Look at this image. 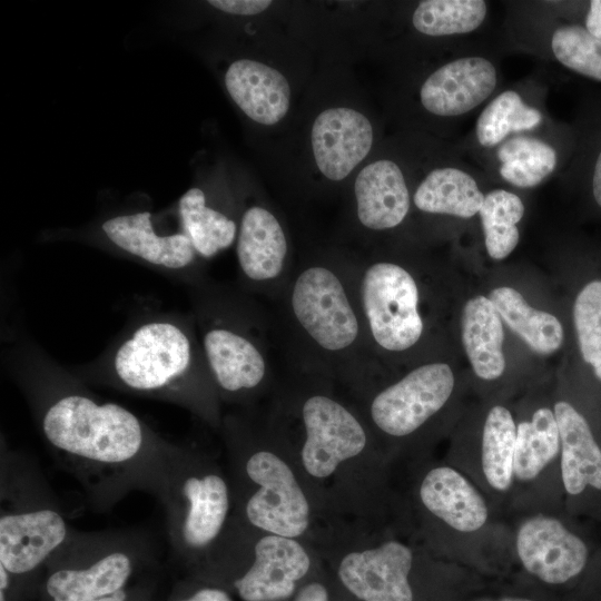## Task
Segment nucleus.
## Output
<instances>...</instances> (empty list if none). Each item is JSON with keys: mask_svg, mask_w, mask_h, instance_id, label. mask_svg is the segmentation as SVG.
Instances as JSON below:
<instances>
[{"mask_svg": "<svg viewBox=\"0 0 601 601\" xmlns=\"http://www.w3.org/2000/svg\"><path fill=\"white\" fill-rule=\"evenodd\" d=\"M1 364L56 463L79 482L95 511L111 510L132 491L155 494L176 443L99 398L28 334L6 339Z\"/></svg>", "mask_w": 601, "mask_h": 601, "instance_id": "1", "label": "nucleus"}, {"mask_svg": "<svg viewBox=\"0 0 601 601\" xmlns=\"http://www.w3.org/2000/svg\"><path fill=\"white\" fill-rule=\"evenodd\" d=\"M338 388L326 378L292 372L276 386L268 410L286 439L326 538L392 529L386 523L390 456L356 402Z\"/></svg>", "mask_w": 601, "mask_h": 601, "instance_id": "2", "label": "nucleus"}, {"mask_svg": "<svg viewBox=\"0 0 601 601\" xmlns=\"http://www.w3.org/2000/svg\"><path fill=\"white\" fill-rule=\"evenodd\" d=\"M276 302L292 372L326 378L354 401L384 382L361 313L353 260L305 262Z\"/></svg>", "mask_w": 601, "mask_h": 601, "instance_id": "3", "label": "nucleus"}, {"mask_svg": "<svg viewBox=\"0 0 601 601\" xmlns=\"http://www.w3.org/2000/svg\"><path fill=\"white\" fill-rule=\"evenodd\" d=\"M71 371L88 385L175 404L220 428L223 403L190 312L140 313L96 358Z\"/></svg>", "mask_w": 601, "mask_h": 601, "instance_id": "4", "label": "nucleus"}, {"mask_svg": "<svg viewBox=\"0 0 601 601\" xmlns=\"http://www.w3.org/2000/svg\"><path fill=\"white\" fill-rule=\"evenodd\" d=\"M218 432L238 520L258 532L295 539L317 551L326 529L269 410L260 412L254 406L224 414Z\"/></svg>", "mask_w": 601, "mask_h": 601, "instance_id": "5", "label": "nucleus"}, {"mask_svg": "<svg viewBox=\"0 0 601 601\" xmlns=\"http://www.w3.org/2000/svg\"><path fill=\"white\" fill-rule=\"evenodd\" d=\"M187 289L189 312L221 403L256 406L276 388L266 312L239 287L210 278Z\"/></svg>", "mask_w": 601, "mask_h": 601, "instance_id": "6", "label": "nucleus"}, {"mask_svg": "<svg viewBox=\"0 0 601 601\" xmlns=\"http://www.w3.org/2000/svg\"><path fill=\"white\" fill-rule=\"evenodd\" d=\"M154 495L165 510L176 558L188 574H204L223 556L240 528L227 472L207 452L177 444Z\"/></svg>", "mask_w": 601, "mask_h": 601, "instance_id": "7", "label": "nucleus"}, {"mask_svg": "<svg viewBox=\"0 0 601 601\" xmlns=\"http://www.w3.org/2000/svg\"><path fill=\"white\" fill-rule=\"evenodd\" d=\"M39 464L0 445V565L29 599L49 558L73 533Z\"/></svg>", "mask_w": 601, "mask_h": 601, "instance_id": "8", "label": "nucleus"}, {"mask_svg": "<svg viewBox=\"0 0 601 601\" xmlns=\"http://www.w3.org/2000/svg\"><path fill=\"white\" fill-rule=\"evenodd\" d=\"M155 562V550L146 533L75 530L45 564L37 598L93 601L135 584L138 581L134 580L140 579Z\"/></svg>", "mask_w": 601, "mask_h": 601, "instance_id": "9", "label": "nucleus"}, {"mask_svg": "<svg viewBox=\"0 0 601 601\" xmlns=\"http://www.w3.org/2000/svg\"><path fill=\"white\" fill-rule=\"evenodd\" d=\"M353 263L357 299L374 354L382 362L411 353L426 332L416 276L394 260Z\"/></svg>", "mask_w": 601, "mask_h": 601, "instance_id": "10", "label": "nucleus"}, {"mask_svg": "<svg viewBox=\"0 0 601 601\" xmlns=\"http://www.w3.org/2000/svg\"><path fill=\"white\" fill-rule=\"evenodd\" d=\"M323 562L311 545L245 526L228 556L206 580L242 601H286Z\"/></svg>", "mask_w": 601, "mask_h": 601, "instance_id": "11", "label": "nucleus"}, {"mask_svg": "<svg viewBox=\"0 0 601 601\" xmlns=\"http://www.w3.org/2000/svg\"><path fill=\"white\" fill-rule=\"evenodd\" d=\"M392 533L386 529L331 534L317 552L357 600L414 601L410 575L417 550Z\"/></svg>", "mask_w": 601, "mask_h": 601, "instance_id": "12", "label": "nucleus"}, {"mask_svg": "<svg viewBox=\"0 0 601 601\" xmlns=\"http://www.w3.org/2000/svg\"><path fill=\"white\" fill-rule=\"evenodd\" d=\"M455 386L451 366L426 362L355 401L391 457V449L421 434L447 404Z\"/></svg>", "mask_w": 601, "mask_h": 601, "instance_id": "13", "label": "nucleus"}, {"mask_svg": "<svg viewBox=\"0 0 601 601\" xmlns=\"http://www.w3.org/2000/svg\"><path fill=\"white\" fill-rule=\"evenodd\" d=\"M110 246L152 268L156 273L187 288L208 279L203 258L187 234L157 231L150 211H137L110 217L100 225Z\"/></svg>", "mask_w": 601, "mask_h": 601, "instance_id": "14", "label": "nucleus"}, {"mask_svg": "<svg viewBox=\"0 0 601 601\" xmlns=\"http://www.w3.org/2000/svg\"><path fill=\"white\" fill-rule=\"evenodd\" d=\"M238 287L277 300L292 275L288 238L279 219L264 206L253 205L240 217L236 238Z\"/></svg>", "mask_w": 601, "mask_h": 601, "instance_id": "15", "label": "nucleus"}, {"mask_svg": "<svg viewBox=\"0 0 601 601\" xmlns=\"http://www.w3.org/2000/svg\"><path fill=\"white\" fill-rule=\"evenodd\" d=\"M515 549L524 569L549 584H562L578 575L587 564L585 543L558 519L528 518L519 526Z\"/></svg>", "mask_w": 601, "mask_h": 601, "instance_id": "16", "label": "nucleus"}, {"mask_svg": "<svg viewBox=\"0 0 601 601\" xmlns=\"http://www.w3.org/2000/svg\"><path fill=\"white\" fill-rule=\"evenodd\" d=\"M414 497L423 516L457 532H475L489 518L487 504L479 490L449 465L425 470L416 483Z\"/></svg>", "mask_w": 601, "mask_h": 601, "instance_id": "17", "label": "nucleus"}, {"mask_svg": "<svg viewBox=\"0 0 601 601\" xmlns=\"http://www.w3.org/2000/svg\"><path fill=\"white\" fill-rule=\"evenodd\" d=\"M312 147L321 173L333 181L346 178L373 144L370 120L351 108L322 111L312 127Z\"/></svg>", "mask_w": 601, "mask_h": 601, "instance_id": "18", "label": "nucleus"}, {"mask_svg": "<svg viewBox=\"0 0 601 601\" xmlns=\"http://www.w3.org/2000/svg\"><path fill=\"white\" fill-rule=\"evenodd\" d=\"M496 83V69L490 60L464 57L431 73L421 87L420 98L431 114L454 117L481 105L494 91Z\"/></svg>", "mask_w": 601, "mask_h": 601, "instance_id": "19", "label": "nucleus"}, {"mask_svg": "<svg viewBox=\"0 0 601 601\" xmlns=\"http://www.w3.org/2000/svg\"><path fill=\"white\" fill-rule=\"evenodd\" d=\"M356 217L362 227L382 231L400 226L410 210V193L401 168L382 159L365 166L354 184Z\"/></svg>", "mask_w": 601, "mask_h": 601, "instance_id": "20", "label": "nucleus"}, {"mask_svg": "<svg viewBox=\"0 0 601 601\" xmlns=\"http://www.w3.org/2000/svg\"><path fill=\"white\" fill-rule=\"evenodd\" d=\"M231 99L254 121L272 126L288 111L290 88L276 69L250 59L233 62L225 76Z\"/></svg>", "mask_w": 601, "mask_h": 601, "instance_id": "21", "label": "nucleus"}, {"mask_svg": "<svg viewBox=\"0 0 601 601\" xmlns=\"http://www.w3.org/2000/svg\"><path fill=\"white\" fill-rule=\"evenodd\" d=\"M561 442V477L565 491L580 494L588 485L601 490V449L587 420L568 402L554 405Z\"/></svg>", "mask_w": 601, "mask_h": 601, "instance_id": "22", "label": "nucleus"}, {"mask_svg": "<svg viewBox=\"0 0 601 601\" xmlns=\"http://www.w3.org/2000/svg\"><path fill=\"white\" fill-rule=\"evenodd\" d=\"M461 334L474 373L486 381L499 378L505 368L504 333L501 316L487 297L479 295L465 303Z\"/></svg>", "mask_w": 601, "mask_h": 601, "instance_id": "23", "label": "nucleus"}, {"mask_svg": "<svg viewBox=\"0 0 601 601\" xmlns=\"http://www.w3.org/2000/svg\"><path fill=\"white\" fill-rule=\"evenodd\" d=\"M484 196L470 174L454 167H442L423 179L413 201L424 213L471 218L480 211Z\"/></svg>", "mask_w": 601, "mask_h": 601, "instance_id": "24", "label": "nucleus"}, {"mask_svg": "<svg viewBox=\"0 0 601 601\" xmlns=\"http://www.w3.org/2000/svg\"><path fill=\"white\" fill-rule=\"evenodd\" d=\"M183 230L203 259H209L230 247L239 224L227 213L213 207L200 188H190L178 203Z\"/></svg>", "mask_w": 601, "mask_h": 601, "instance_id": "25", "label": "nucleus"}, {"mask_svg": "<svg viewBox=\"0 0 601 601\" xmlns=\"http://www.w3.org/2000/svg\"><path fill=\"white\" fill-rule=\"evenodd\" d=\"M489 299L508 326L534 352L551 354L560 348L563 328L554 315L531 307L512 287L493 289Z\"/></svg>", "mask_w": 601, "mask_h": 601, "instance_id": "26", "label": "nucleus"}, {"mask_svg": "<svg viewBox=\"0 0 601 601\" xmlns=\"http://www.w3.org/2000/svg\"><path fill=\"white\" fill-rule=\"evenodd\" d=\"M560 447L554 412L538 408L530 421L516 426L514 477L522 482L534 480L555 459Z\"/></svg>", "mask_w": 601, "mask_h": 601, "instance_id": "27", "label": "nucleus"}, {"mask_svg": "<svg viewBox=\"0 0 601 601\" xmlns=\"http://www.w3.org/2000/svg\"><path fill=\"white\" fill-rule=\"evenodd\" d=\"M516 427L511 412L501 405L486 415L481 445V466L486 482L496 491L510 489L514 477Z\"/></svg>", "mask_w": 601, "mask_h": 601, "instance_id": "28", "label": "nucleus"}, {"mask_svg": "<svg viewBox=\"0 0 601 601\" xmlns=\"http://www.w3.org/2000/svg\"><path fill=\"white\" fill-rule=\"evenodd\" d=\"M496 155L501 177L519 188L539 185L556 166V152L552 146L530 136L504 140Z\"/></svg>", "mask_w": 601, "mask_h": 601, "instance_id": "29", "label": "nucleus"}, {"mask_svg": "<svg viewBox=\"0 0 601 601\" xmlns=\"http://www.w3.org/2000/svg\"><path fill=\"white\" fill-rule=\"evenodd\" d=\"M479 214L489 256L493 259L508 257L520 238L516 224L524 215L521 198L504 189L492 190L484 196Z\"/></svg>", "mask_w": 601, "mask_h": 601, "instance_id": "30", "label": "nucleus"}, {"mask_svg": "<svg viewBox=\"0 0 601 601\" xmlns=\"http://www.w3.org/2000/svg\"><path fill=\"white\" fill-rule=\"evenodd\" d=\"M541 112L526 105L521 96L506 90L495 97L477 118L475 134L483 147L502 144L512 132L532 130L542 121Z\"/></svg>", "mask_w": 601, "mask_h": 601, "instance_id": "31", "label": "nucleus"}, {"mask_svg": "<svg viewBox=\"0 0 601 601\" xmlns=\"http://www.w3.org/2000/svg\"><path fill=\"white\" fill-rule=\"evenodd\" d=\"M486 12L483 0H426L416 7L412 22L418 32L432 37L463 35L477 29Z\"/></svg>", "mask_w": 601, "mask_h": 601, "instance_id": "32", "label": "nucleus"}, {"mask_svg": "<svg viewBox=\"0 0 601 601\" xmlns=\"http://www.w3.org/2000/svg\"><path fill=\"white\" fill-rule=\"evenodd\" d=\"M551 49L566 68L601 81V39L585 28L577 24L558 28L551 38Z\"/></svg>", "mask_w": 601, "mask_h": 601, "instance_id": "33", "label": "nucleus"}, {"mask_svg": "<svg viewBox=\"0 0 601 601\" xmlns=\"http://www.w3.org/2000/svg\"><path fill=\"white\" fill-rule=\"evenodd\" d=\"M573 321L582 357L601 381V280H592L581 289Z\"/></svg>", "mask_w": 601, "mask_h": 601, "instance_id": "34", "label": "nucleus"}, {"mask_svg": "<svg viewBox=\"0 0 601 601\" xmlns=\"http://www.w3.org/2000/svg\"><path fill=\"white\" fill-rule=\"evenodd\" d=\"M165 601H234V599L226 588L188 574L173 585Z\"/></svg>", "mask_w": 601, "mask_h": 601, "instance_id": "35", "label": "nucleus"}, {"mask_svg": "<svg viewBox=\"0 0 601 601\" xmlns=\"http://www.w3.org/2000/svg\"><path fill=\"white\" fill-rule=\"evenodd\" d=\"M156 582L146 577L127 589L93 601H155Z\"/></svg>", "mask_w": 601, "mask_h": 601, "instance_id": "36", "label": "nucleus"}, {"mask_svg": "<svg viewBox=\"0 0 601 601\" xmlns=\"http://www.w3.org/2000/svg\"><path fill=\"white\" fill-rule=\"evenodd\" d=\"M208 3L216 9L231 14H257L266 10L269 0H210Z\"/></svg>", "mask_w": 601, "mask_h": 601, "instance_id": "37", "label": "nucleus"}, {"mask_svg": "<svg viewBox=\"0 0 601 601\" xmlns=\"http://www.w3.org/2000/svg\"><path fill=\"white\" fill-rule=\"evenodd\" d=\"M293 601H333L328 587L319 580H308L297 590Z\"/></svg>", "mask_w": 601, "mask_h": 601, "instance_id": "38", "label": "nucleus"}, {"mask_svg": "<svg viewBox=\"0 0 601 601\" xmlns=\"http://www.w3.org/2000/svg\"><path fill=\"white\" fill-rule=\"evenodd\" d=\"M585 29L594 37L601 39V0L590 2V10L585 19Z\"/></svg>", "mask_w": 601, "mask_h": 601, "instance_id": "39", "label": "nucleus"}, {"mask_svg": "<svg viewBox=\"0 0 601 601\" xmlns=\"http://www.w3.org/2000/svg\"><path fill=\"white\" fill-rule=\"evenodd\" d=\"M592 188H593L594 199L597 204L601 207V151L598 156V159L594 166Z\"/></svg>", "mask_w": 601, "mask_h": 601, "instance_id": "40", "label": "nucleus"}, {"mask_svg": "<svg viewBox=\"0 0 601 601\" xmlns=\"http://www.w3.org/2000/svg\"><path fill=\"white\" fill-rule=\"evenodd\" d=\"M476 601H533V600L525 599V598L505 597V598H501V599H496V600L481 599V600H476Z\"/></svg>", "mask_w": 601, "mask_h": 601, "instance_id": "41", "label": "nucleus"}, {"mask_svg": "<svg viewBox=\"0 0 601 601\" xmlns=\"http://www.w3.org/2000/svg\"><path fill=\"white\" fill-rule=\"evenodd\" d=\"M243 529H244V524H243L242 530H240V532L238 533V535H237V538H236L235 541H237V539H238V536L240 535ZM234 544H235V542L233 543V545H234ZM231 548H233V546H231ZM231 548H230V549H231ZM230 549H229V551H230ZM229 551H228V552H229ZM228 552H227V553H228ZM227 553H226V555H227ZM226 555H225V556H226ZM225 556H224V558H225ZM224 558H223V559H224ZM223 559H221V560H223ZM220 562H221V561H220ZM220 562H219V563H220ZM219 563H218V564H219ZM218 564H217V565H218ZM217 565H216V566H217ZM216 566H215V568H216ZM215 568H214V569H215ZM214 569H213V570H214ZM213 570H210L208 573H210ZM208 573H207V574H208ZM204 577H206V574H205ZM198 578H199V577H198ZM200 578H203V577H200Z\"/></svg>", "mask_w": 601, "mask_h": 601, "instance_id": "42", "label": "nucleus"}]
</instances>
